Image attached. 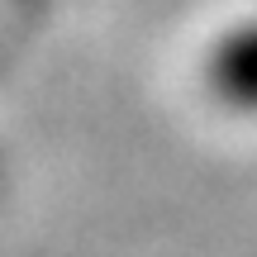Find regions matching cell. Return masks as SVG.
Listing matches in <instances>:
<instances>
[{
    "instance_id": "6da1fadb",
    "label": "cell",
    "mask_w": 257,
    "mask_h": 257,
    "mask_svg": "<svg viewBox=\"0 0 257 257\" xmlns=\"http://www.w3.org/2000/svg\"><path fill=\"white\" fill-rule=\"evenodd\" d=\"M210 81L224 100L233 105H257V29H243L214 53Z\"/></svg>"
}]
</instances>
